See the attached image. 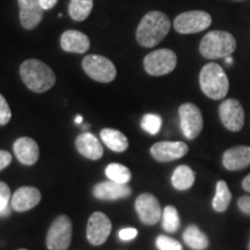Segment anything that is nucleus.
Masks as SVG:
<instances>
[{
	"instance_id": "nucleus-1",
	"label": "nucleus",
	"mask_w": 250,
	"mask_h": 250,
	"mask_svg": "<svg viewBox=\"0 0 250 250\" xmlns=\"http://www.w3.org/2000/svg\"><path fill=\"white\" fill-rule=\"evenodd\" d=\"M170 30V20L159 11L148 12L140 21L136 31V39L144 48L158 45Z\"/></svg>"
},
{
	"instance_id": "nucleus-2",
	"label": "nucleus",
	"mask_w": 250,
	"mask_h": 250,
	"mask_svg": "<svg viewBox=\"0 0 250 250\" xmlns=\"http://www.w3.org/2000/svg\"><path fill=\"white\" fill-rule=\"evenodd\" d=\"M20 77L28 88L34 93H44L56 83L54 71L39 59H28L20 66Z\"/></svg>"
},
{
	"instance_id": "nucleus-3",
	"label": "nucleus",
	"mask_w": 250,
	"mask_h": 250,
	"mask_svg": "<svg viewBox=\"0 0 250 250\" xmlns=\"http://www.w3.org/2000/svg\"><path fill=\"white\" fill-rule=\"evenodd\" d=\"M202 92L212 100H223L229 89V81L224 68L215 62L206 64L199 73Z\"/></svg>"
},
{
	"instance_id": "nucleus-4",
	"label": "nucleus",
	"mask_w": 250,
	"mask_h": 250,
	"mask_svg": "<svg viewBox=\"0 0 250 250\" xmlns=\"http://www.w3.org/2000/svg\"><path fill=\"white\" fill-rule=\"evenodd\" d=\"M236 49V40L232 34L223 30H213L203 37L199 51L206 59L226 58Z\"/></svg>"
},
{
	"instance_id": "nucleus-5",
	"label": "nucleus",
	"mask_w": 250,
	"mask_h": 250,
	"mask_svg": "<svg viewBox=\"0 0 250 250\" xmlns=\"http://www.w3.org/2000/svg\"><path fill=\"white\" fill-rule=\"evenodd\" d=\"M83 68L93 80L108 83L115 80L117 70L110 59L101 55H88L83 59Z\"/></svg>"
},
{
	"instance_id": "nucleus-6",
	"label": "nucleus",
	"mask_w": 250,
	"mask_h": 250,
	"mask_svg": "<svg viewBox=\"0 0 250 250\" xmlns=\"http://www.w3.org/2000/svg\"><path fill=\"white\" fill-rule=\"evenodd\" d=\"M177 56L170 49H159L144 58V68L149 76L161 77L169 74L176 67Z\"/></svg>"
},
{
	"instance_id": "nucleus-7",
	"label": "nucleus",
	"mask_w": 250,
	"mask_h": 250,
	"mask_svg": "<svg viewBox=\"0 0 250 250\" xmlns=\"http://www.w3.org/2000/svg\"><path fill=\"white\" fill-rule=\"evenodd\" d=\"M72 240V223L67 215H59L51 224L48 235L46 247L49 250H67Z\"/></svg>"
},
{
	"instance_id": "nucleus-8",
	"label": "nucleus",
	"mask_w": 250,
	"mask_h": 250,
	"mask_svg": "<svg viewBox=\"0 0 250 250\" xmlns=\"http://www.w3.org/2000/svg\"><path fill=\"white\" fill-rule=\"evenodd\" d=\"M212 18L208 12L189 11L177 15L174 20V28L180 34H196L208 29Z\"/></svg>"
},
{
	"instance_id": "nucleus-9",
	"label": "nucleus",
	"mask_w": 250,
	"mask_h": 250,
	"mask_svg": "<svg viewBox=\"0 0 250 250\" xmlns=\"http://www.w3.org/2000/svg\"><path fill=\"white\" fill-rule=\"evenodd\" d=\"M181 130L187 139H196L203 130V116L199 108L193 103H183L179 108Z\"/></svg>"
},
{
	"instance_id": "nucleus-10",
	"label": "nucleus",
	"mask_w": 250,
	"mask_h": 250,
	"mask_svg": "<svg viewBox=\"0 0 250 250\" xmlns=\"http://www.w3.org/2000/svg\"><path fill=\"white\" fill-rule=\"evenodd\" d=\"M219 116L224 126L232 132H239L245 125V110L241 103L235 99H228L221 102Z\"/></svg>"
},
{
	"instance_id": "nucleus-11",
	"label": "nucleus",
	"mask_w": 250,
	"mask_h": 250,
	"mask_svg": "<svg viewBox=\"0 0 250 250\" xmlns=\"http://www.w3.org/2000/svg\"><path fill=\"white\" fill-rule=\"evenodd\" d=\"M111 232V221L102 212H94L87 223V240L93 246H101Z\"/></svg>"
},
{
	"instance_id": "nucleus-12",
	"label": "nucleus",
	"mask_w": 250,
	"mask_h": 250,
	"mask_svg": "<svg viewBox=\"0 0 250 250\" xmlns=\"http://www.w3.org/2000/svg\"><path fill=\"white\" fill-rule=\"evenodd\" d=\"M137 213L143 224L155 225L162 217L160 203L152 193H142L134 203Z\"/></svg>"
},
{
	"instance_id": "nucleus-13",
	"label": "nucleus",
	"mask_w": 250,
	"mask_h": 250,
	"mask_svg": "<svg viewBox=\"0 0 250 250\" xmlns=\"http://www.w3.org/2000/svg\"><path fill=\"white\" fill-rule=\"evenodd\" d=\"M189 147L183 142H159L151 147V155L159 162H169L183 158Z\"/></svg>"
},
{
	"instance_id": "nucleus-14",
	"label": "nucleus",
	"mask_w": 250,
	"mask_h": 250,
	"mask_svg": "<svg viewBox=\"0 0 250 250\" xmlns=\"http://www.w3.org/2000/svg\"><path fill=\"white\" fill-rule=\"evenodd\" d=\"M20 8V22L24 29L31 30L39 26L43 19L42 6L40 0H18Z\"/></svg>"
},
{
	"instance_id": "nucleus-15",
	"label": "nucleus",
	"mask_w": 250,
	"mask_h": 250,
	"mask_svg": "<svg viewBox=\"0 0 250 250\" xmlns=\"http://www.w3.org/2000/svg\"><path fill=\"white\" fill-rule=\"evenodd\" d=\"M132 192L131 188L126 184L114 182V181H105L96 184L93 189V195L95 198L102 201H116V199L126 198Z\"/></svg>"
},
{
	"instance_id": "nucleus-16",
	"label": "nucleus",
	"mask_w": 250,
	"mask_h": 250,
	"mask_svg": "<svg viewBox=\"0 0 250 250\" xmlns=\"http://www.w3.org/2000/svg\"><path fill=\"white\" fill-rule=\"evenodd\" d=\"M41 202V192L34 187L19 188L12 196V208L17 212H24L35 208Z\"/></svg>"
},
{
	"instance_id": "nucleus-17",
	"label": "nucleus",
	"mask_w": 250,
	"mask_h": 250,
	"mask_svg": "<svg viewBox=\"0 0 250 250\" xmlns=\"http://www.w3.org/2000/svg\"><path fill=\"white\" fill-rule=\"evenodd\" d=\"M223 165L227 170H241L250 166V146L228 148L223 155Z\"/></svg>"
},
{
	"instance_id": "nucleus-18",
	"label": "nucleus",
	"mask_w": 250,
	"mask_h": 250,
	"mask_svg": "<svg viewBox=\"0 0 250 250\" xmlns=\"http://www.w3.org/2000/svg\"><path fill=\"white\" fill-rule=\"evenodd\" d=\"M13 149L15 156L22 165L31 166L36 164L40 156V148L37 143L29 137H21L15 140Z\"/></svg>"
},
{
	"instance_id": "nucleus-19",
	"label": "nucleus",
	"mask_w": 250,
	"mask_h": 250,
	"mask_svg": "<svg viewBox=\"0 0 250 250\" xmlns=\"http://www.w3.org/2000/svg\"><path fill=\"white\" fill-rule=\"evenodd\" d=\"M61 46L71 54H85L90 46L88 36L79 30H66L61 36Z\"/></svg>"
},
{
	"instance_id": "nucleus-20",
	"label": "nucleus",
	"mask_w": 250,
	"mask_h": 250,
	"mask_svg": "<svg viewBox=\"0 0 250 250\" xmlns=\"http://www.w3.org/2000/svg\"><path fill=\"white\" fill-rule=\"evenodd\" d=\"M76 147L81 155L90 160H99L103 155V147L100 140L89 132L81 133L76 139Z\"/></svg>"
},
{
	"instance_id": "nucleus-21",
	"label": "nucleus",
	"mask_w": 250,
	"mask_h": 250,
	"mask_svg": "<svg viewBox=\"0 0 250 250\" xmlns=\"http://www.w3.org/2000/svg\"><path fill=\"white\" fill-rule=\"evenodd\" d=\"M100 137H101L104 145L108 146L114 152H124L127 148V146H129V142H127V138L125 137V134H123L118 130L108 129L107 127V129L101 130Z\"/></svg>"
},
{
	"instance_id": "nucleus-22",
	"label": "nucleus",
	"mask_w": 250,
	"mask_h": 250,
	"mask_svg": "<svg viewBox=\"0 0 250 250\" xmlns=\"http://www.w3.org/2000/svg\"><path fill=\"white\" fill-rule=\"evenodd\" d=\"M183 240L187 243V246L193 250H204L210 245L206 234L203 233L195 225H191L184 230Z\"/></svg>"
},
{
	"instance_id": "nucleus-23",
	"label": "nucleus",
	"mask_w": 250,
	"mask_h": 250,
	"mask_svg": "<svg viewBox=\"0 0 250 250\" xmlns=\"http://www.w3.org/2000/svg\"><path fill=\"white\" fill-rule=\"evenodd\" d=\"M171 183L175 189L181 190V191L190 189L195 183V173L189 166H179L174 170L173 176H171Z\"/></svg>"
},
{
	"instance_id": "nucleus-24",
	"label": "nucleus",
	"mask_w": 250,
	"mask_h": 250,
	"mask_svg": "<svg viewBox=\"0 0 250 250\" xmlns=\"http://www.w3.org/2000/svg\"><path fill=\"white\" fill-rule=\"evenodd\" d=\"M232 201V193L228 189L227 183L225 181H219L217 183V190L215 196L212 201V208L215 212H225Z\"/></svg>"
},
{
	"instance_id": "nucleus-25",
	"label": "nucleus",
	"mask_w": 250,
	"mask_h": 250,
	"mask_svg": "<svg viewBox=\"0 0 250 250\" xmlns=\"http://www.w3.org/2000/svg\"><path fill=\"white\" fill-rule=\"evenodd\" d=\"M93 9V0H71L68 14L74 21H83L89 17Z\"/></svg>"
},
{
	"instance_id": "nucleus-26",
	"label": "nucleus",
	"mask_w": 250,
	"mask_h": 250,
	"mask_svg": "<svg viewBox=\"0 0 250 250\" xmlns=\"http://www.w3.org/2000/svg\"><path fill=\"white\" fill-rule=\"evenodd\" d=\"M105 175L114 182L126 184L131 180V171L127 167L121 164H110L105 168Z\"/></svg>"
},
{
	"instance_id": "nucleus-27",
	"label": "nucleus",
	"mask_w": 250,
	"mask_h": 250,
	"mask_svg": "<svg viewBox=\"0 0 250 250\" xmlns=\"http://www.w3.org/2000/svg\"><path fill=\"white\" fill-rule=\"evenodd\" d=\"M181 220L179 212L174 206H166L162 212V227L166 232L175 233L180 228Z\"/></svg>"
},
{
	"instance_id": "nucleus-28",
	"label": "nucleus",
	"mask_w": 250,
	"mask_h": 250,
	"mask_svg": "<svg viewBox=\"0 0 250 250\" xmlns=\"http://www.w3.org/2000/svg\"><path fill=\"white\" fill-rule=\"evenodd\" d=\"M162 120L160 116L155 114H146L142 120V127L149 134L159 133L161 129Z\"/></svg>"
},
{
	"instance_id": "nucleus-29",
	"label": "nucleus",
	"mask_w": 250,
	"mask_h": 250,
	"mask_svg": "<svg viewBox=\"0 0 250 250\" xmlns=\"http://www.w3.org/2000/svg\"><path fill=\"white\" fill-rule=\"evenodd\" d=\"M155 245L159 250H183L182 245L177 240L166 235H159L156 237Z\"/></svg>"
},
{
	"instance_id": "nucleus-30",
	"label": "nucleus",
	"mask_w": 250,
	"mask_h": 250,
	"mask_svg": "<svg viewBox=\"0 0 250 250\" xmlns=\"http://www.w3.org/2000/svg\"><path fill=\"white\" fill-rule=\"evenodd\" d=\"M12 117V111L7 101L0 94V125H6L9 123Z\"/></svg>"
},
{
	"instance_id": "nucleus-31",
	"label": "nucleus",
	"mask_w": 250,
	"mask_h": 250,
	"mask_svg": "<svg viewBox=\"0 0 250 250\" xmlns=\"http://www.w3.org/2000/svg\"><path fill=\"white\" fill-rule=\"evenodd\" d=\"M11 198V190L4 182H0V213L7 211L8 201Z\"/></svg>"
},
{
	"instance_id": "nucleus-32",
	"label": "nucleus",
	"mask_w": 250,
	"mask_h": 250,
	"mask_svg": "<svg viewBox=\"0 0 250 250\" xmlns=\"http://www.w3.org/2000/svg\"><path fill=\"white\" fill-rule=\"evenodd\" d=\"M138 235V230L136 228H123V229L120 230L118 233V237L123 241H130Z\"/></svg>"
},
{
	"instance_id": "nucleus-33",
	"label": "nucleus",
	"mask_w": 250,
	"mask_h": 250,
	"mask_svg": "<svg viewBox=\"0 0 250 250\" xmlns=\"http://www.w3.org/2000/svg\"><path fill=\"white\" fill-rule=\"evenodd\" d=\"M237 206L243 213L250 215V195L240 197L239 201H237Z\"/></svg>"
},
{
	"instance_id": "nucleus-34",
	"label": "nucleus",
	"mask_w": 250,
	"mask_h": 250,
	"mask_svg": "<svg viewBox=\"0 0 250 250\" xmlns=\"http://www.w3.org/2000/svg\"><path fill=\"white\" fill-rule=\"evenodd\" d=\"M11 162H12L11 153L7 151H4V149H0V171L5 169Z\"/></svg>"
},
{
	"instance_id": "nucleus-35",
	"label": "nucleus",
	"mask_w": 250,
	"mask_h": 250,
	"mask_svg": "<svg viewBox=\"0 0 250 250\" xmlns=\"http://www.w3.org/2000/svg\"><path fill=\"white\" fill-rule=\"evenodd\" d=\"M57 1L58 0H40V4L42 6V8L45 11V9H50L54 7V6L57 4Z\"/></svg>"
},
{
	"instance_id": "nucleus-36",
	"label": "nucleus",
	"mask_w": 250,
	"mask_h": 250,
	"mask_svg": "<svg viewBox=\"0 0 250 250\" xmlns=\"http://www.w3.org/2000/svg\"><path fill=\"white\" fill-rule=\"evenodd\" d=\"M242 188H243V190H246L247 192H250V174L243 179Z\"/></svg>"
},
{
	"instance_id": "nucleus-37",
	"label": "nucleus",
	"mask_w": 250,
	"mask_h": 250,
	"mask_svg": "<svg viewBox=\"0 0 250 250\" xmlns=\"http://www.w3.org/2000/svg\"><path fill=\"white\" fill-rule=\"evenodd\" d=\"M224 59H225V62H226L227 65H230L233 62V58L230 57V56H227V57L224 58Z\"/></svg>"
},
{
	"instance_id": "nucleus-38",
	"label": "nucleus",
	"mask_w": 250,
	"mask_h": 250,
	"mask_svg": "<svg viewBox=\"0 0 250 250\" xmlns=\"http://www.w3.org/2000/svg\"><path fill=\"white\" fill-rule=\"evenodd\" d=\"M76 123H77V124H81V123H83V117H81V116H77V118H76Z\"/></svg>"
},
{
	"instance_id": "nucleus-39",
	"label": "nucleus",
	"mask_w": 250,
	"mask_h": 250,
	"mask_svg": "<svg viewBox=\"0 0 250 250\" xmlns=\"http://www.w3.org/2000/svg\"><path fill=\"white\" fill-rule=\"evenodd\" d=\"M248 250H250V241H249V245H248Z\"/></svg>"
},
{
	"instance_id": "nucleus-40",
	"label": "nucleus",
	"mask_w": 250,
	"mask_h": 250,
	"mask_svg": "<svg viewBox=\"0 0 250 250\" xmlns=\"http://www.w3.org/2000/svg\"><path fill=\"white\" fill-rule=\"evenodd\" d=\"M19 250H27V249H19Z\"/></svg>"
}]
</instances>
